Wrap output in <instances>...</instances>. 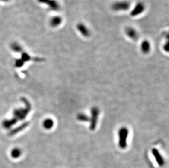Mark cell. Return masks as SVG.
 Returning a JSON list of instances; mask_svg holds the SVG:
<instances>
[{"label": "cell", "mask_w": 169, "mask_h": 168, "mask_svg": "<svg viewBox=\"0 0 169 168\" xmlns=\"http://www.w3.org/2000/svg\"><path fill=\"white\" fill-rule=\"evenodd\" d=\"M2 1H5V2H7V1H8L9 0H2Z\"/></svg>", "instance_id": "cell-20"}, {"label": "cell", "mask_w": 169, "mask_h": 168, "mask_svg": "<svg viewBox=\"0 0 169 168\" xmlns=\"http://www.w3.org/2000/svg\"><path fill=\"white\" fill-rule=\"evenodd\" d=\"M61 22H62V18L60 16H54L50 20V25L51 27H55L60 25Z\"/></svg>", "instance_id": "cell-9"}, {"label": "cell", "mask_w": 169, "mask_h": 168, "mask_svg": "<svg viewBox=\"0 0 169 168\" xmlns=\"http://www.w3.org/2000/svg\"><path fill=\"white\" fill-rule=\"evenodd\" d=\"M43 124V127H45V129L50 130L54 126V122L52 120V119L47 118L44 121Z\"/></svg>", "instance_id": "cell-11"}, {"label": "cell", "mask_w": 169, "mask_h": 168, "mask_svg": "<svg viewBox=\"0 0 169 168\" xmlns=\"http://www.w3.org/2000/svg\"><path fill=\"white\" fill-rule=\"evenodd\" d=\"M145 10V6L142 2L137 3L131 10L130 15L132 16H137L143 13Z\"/></svg>", "instance_id": "cell-4"}, {"label": "cell", "mask_w": 169, "mask_h": 168, "mask_svg": "<svg viewBox=\"0 0 169 168\" xmlns=\"http://www.w3.org/2000/svg\"><path fill=\"white\" fill-rule=\"evenodd\" d=\"M38 1L41 3H47L49 0H38Z\"/></svg>", "instance_id": "cell-19"}, {"label": "cell", "mask_w": 169, "mask_h": 168, "mask_svg": "<svg viewBox=\"0 0 169 168\" xmlns=\"http://www.w3.org/2000/svg\"><path fill=\"white\" fill-rule=\"evenodd\" d=\"M125 33L128 36L129 38L133 40H137L138 37V34L136 30L131 27H128L125 29Z\"/></svg>", "instance_id": "cell-6"}, {"label": "cell", "mask_w": 169, "mask_h": 168, "mask_svg": "<svg viewBox=\"0 0 169 168\" xmlns=\"http://www.w3.org/2000/svg\"><path fill=\"white\" fill-rule=\"evenodd\" d=\"M24 62H26L31 60V57L29 55V54H27L26 53H23L22 55V58H21Z\"/></svg>", "instance_id": "cell-16"}, {"label": "cell", "mask_w": 169, "mask_h": 168, "mask_svg": "<svg viewBox=\"0 0 169 168\" xmlns=\"http://www.w3.org/2000/svg\"><path fill=\"white\" fill-rule=\"evenodd\" d=\"M47 4H48L50 8L53 10L57 11V10H59L60 8L59 4L57 2V1H55L54 0H49Z\"/></svg>", "instance_id": "cell-10"}, {"label": "cell", "mask_w": 169, "mask_h": 168, "mask_svg": "<svg viewBox=\"0 0 169 168\" xmlns=\"http://www.w3.org/2000/svg\"><path fill=\"white\" fill-rule=\"evenodd\" d=\"M163 49L166 53H169V40L164 44Z\"/></svg>", "instance_id": "cell-18"}, {"label": "cell", "mask_w": 169, "mask_h": 168, "mask_svg": "<svg viewBox=\"0 0 169 168\" xmlns=\"http://www.w3.org/2000/svg\"><path fill=\"white\" fill-rule=\"evenodd\" d=\"M100 110L97 107H93L90 110V116L89 118V128L91 130H95L98 124L99 119Z\"/></svg>", "instance_id": "cell-2"}, {"label": "cell", "mask_w": 169, "mask_h": 168, "mask_svg": "<svg viewBox=\"0 0 169 168\" xmlns=\"http://www.w3.org/2000/svg\"><path fill=\"white\" fill-rule=\"evenodd\" d=\"M152 152L153 153V155L154 158L156 159V162L158 163V164L160 166L163 165V164H164V161L162 155H161V154L160 153L158 149H152Z\"/></svg>", "instance_id": "cell-7"}, {"label": "cell", "mask_w": 169, "mask_h": 168, "mask_svg": "<svg viewBox=\"0 0 169 168\" xmlns=\"http://www.w3.org/2000/svg\"><path fill=\"white\" fill-rule=\"evenodd\" d=\"M20 153L21 151L18 148L13 149L11 152V155L13 157H18L19 155H20Z\"/></svg>", "instance_id": "cell-15"}, {"label": "cell", "mask_w": 169, "mask_h": 168, "mask_svg": "<svg viewBox=\"0 0 169 168\" xmlns=\"http://www.w3.org/2000/svg\"><path fill=\"white\" fill-rule=\"evenodd\" d=\"M141 50L144 54H148L150 50V44L148 41L144 40L141 44Z\"/></svg>", "instance_id": "cell-8"}, {"label": "cell", "mask_w": 169, "mask_h": 168, "mask_svg": "<svg viewBox=\"0 0 169 168\" xmlns=\"http://www.w3.org/2000/svg\"><path fill=\"white\" fill-rule=\"evenodd\" d=\"M11 49L13 50V51L19 53V52H21L22 51V47L18 44V43H13L11 45Z\"/></svg>", "instance_id": "cell-13"}, {"label": "cell", "mask_w": 169, "mask_h": 168, "mask_svg": "<svg viewBox=\"0 0 169 168\" xmlns=\"http://www.w3.org/2000/svg\"><path fill=\"white\" fill-rule=\"evenodd\" d=\"M77 29L81 35L85 37H88L90 36L89 30L83 23H79L77 25Z\"/></svg>", "instance_id": "cell-5"}, {"label": "cell", "mask_w": 169, "mask_h": 168, "mask_svg": "<svg viewBox=\"0 0 169 168\" xmlns=\"http://www.w3.org/2000/svg\"><path fill=\"white\" fill-rule=\"evenodd\" d=\"M129 130L127 127H121L118 130V145L121 149H125L127 147Z\"/></svg>", "instance_id": "cell-1"}, {"label": "cell", "mask_w": 169, "mask_h": 168, "mask_svg": "<svg viewBox=\"0 0 169 168\" xmlns=\"http://www.w3.org/2000/svg\"><path fill=\"white\" fill-rule=\"evenodd\" d=\"M24 62L22 59L17 60L16 62V66L17 67H22L24 65Z\"/></svg>", "instance_id": "cell-17"}, {"label": "cell", "mask_w": 169, "mask_h": 168, "mask_svg": "<svg viewBox=\"0 0 169 168\" xmlns=\"http://www.w3.org/2000/svg\"><path fill=\"white\" fill-rule=\"evenodd\" d=\"M28 125V123H25V124H22V126H19V127H18L17 128H16V130H14L13 131H12L11 132V133H10V134L11 135H14V134H15L17 133V132H18L19 131H21V130H22L24 128H25Z\"/></svg>", "instance_id": "cell-14"}, {"label": "cell", "mask_w": 169, "mask_h": 168, "mask_svg": "<svg viewBox=\"0 0 169 168\" xmlns=\"http://www.w3.org/2000/svg\"><path fill=\"white\" fill-rule=\"evenodd\" d=\"M77 120L80 121V122H89V117L87 116L86 114L83 113H80L77 116Z\"/></svg>", "instance_id": "cell-12"}, {"label": "cell", "mask_w": 169, "mask_h": 168, "mask_svg": "<svg viewBox=\"0 0 169 168\" xmlns=\"http://www.w3.org/2000/svg\"><path fill=\"white\" fill-rule=\"evenodd\" d=\"M130 6V4L126 1H121L115 2L112 4V10L115 12H120V11H125L129 10Z\"/></svg>", "instance_id": "cell-3"}]
</instances>
